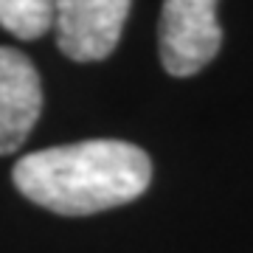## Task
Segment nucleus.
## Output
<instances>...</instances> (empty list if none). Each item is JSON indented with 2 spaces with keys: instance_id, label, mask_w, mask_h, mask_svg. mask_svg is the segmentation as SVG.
I'll use <instances>...</instances> for the list:
<instances>
[{
  "instance_id": "2",
  "label": "nucleus",
  "mask_w": 253,
  "mask_h": 253,
  "mask_svg": "<svg viewBox=\"0 0 253 253\" xmlns=\"http://www.w3.org/2000/svg\"><path fill=\"white\" fill-rule=\"evenodd\" d=\"M222 45L217 0H163L158 48L166 73L194 76Z\"/></svg>"
},
{
  "instance_id": "1",
  "label": "nucleus",
  "mask_w": 253,
  "mask_h": 253,
  "mask_svg": "<svg viewBox=\"0 0 253 253\" xmlns=\"http://www.w3.org/2000/svg\"><path fill=\"white\" fill-rule=\"evenodd\" d=\"M11 180L23 197L54 214L87 217L141 197L152 180V161L135 144L93 138L20 158Z\"/></svg>"
},
{
  "instance_id": "5",
  "label": "nucleus",
  "mask_w": 253,
  "mask_h": 253,
  "mask_svg": "<svg viewBox=\"0 0 253 253\" xmlns=\"http://www.w3.org/2000/svg\"><path fill=\"white\" fill-rule=\"evenodd\" d=\"M0 28L17 40H37L54 28V0H0Z\"/></svg>"
},
{
  "instance_id": "4",
  "label": "nucleus",
  "mask_w": 253,
  "mask_h": 253,
  "mask_svg": "<svg viewBox=\"0 0 253 253\" xmlns=\"http://www.w3.org/2000/svg\"><path fill=\"white\" fill-rule=\"evenodd\" d=\"M42 110V84L34 62L0 45V155L23 146Z\"/></svg>"
},
{
  "instance_id": "3",
  "label": "nucleus",
  "mask_w": 253,
  "mask_h": 253,
  "mask_svg": "<svg viewBox=\"0 0 253 253\" xmlns=\"http://www.w3.org/2000/svg\"><path fill=\"white\" fill-rule=\"evenodd\" d=\"M132 0H54L56 45L73 62H99L116 51Z\"/></svg>"
}]
</instances>
